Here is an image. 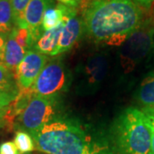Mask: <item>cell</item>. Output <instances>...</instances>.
<instances>
[{
    "instance_id": "obj_21",
    "label": "cell",
    "mask_w": 154,
    "mask_h": 154,
    "mask_svg": "<svg viewBox=\"0 0 154 154\" xmlns=\"http://www.w3.org/2000/svg\"><path fill=\"white\" fill-rule=\"evenodd\" d=\"M0 154H20L13 141H5L0 145Z\"/></svg>"
},
{
    "instance_id": "obj_24",
    "label": "cell",
    "mask_w": 154,
    "mask_h": 154,
    "mask_svg": "<svg viewBox=\"0 0 154 154\" xmlns=\"http://www.w3.org/2000/svg\"><path fill=\"white\" fill-rule=\"evenodd\" d=\"M59 2V4H62L63 5H66L68 7H71L76 9L78 6L81 5L82 0H57Z\"/></svg>"
},
{
    "instance_id": "obj_3",
    "label": "cell",
    "mask_w": 154,
    "mask_h": 154,
    "mask_svg": "<svg viewBox=\"0 0 154 154\" xmlns=\"http://www.w3.org/2000/svg\"><path fill=\"white\" fill-rule=\"evenodd\" d=\"M112 139L116 154H151L152 129L142 110H123L113 123Z\"/></svg>"
},
{
    "instance_id": "obj_17",
    "label": "cell",
    "mask_w": 154,
    "mask_h": 154,
    "mask_svg": "<svg viewBox=\"0 0 154 154\" xmlns=\"http://www.w3.org/2000/svg\"><path fill=\"white\" fill-rule=\"evenodd\" d=\"M14 143L20 154L28 153L35 150V143L33 137L28 133L18 130L14 138Z\"/></svg>"
},
{
    "instance_id": "obj_7",
    "label": "cell",
    "mask_w": 154,
    "mask_h": 154,
    "mask_svg": "<svg viewBox=\"0 0 154 154\" xmlns=\"http://www.w3.org/2000/svg\"><path fill=\"white\" fill-rule=\"evenodd\" d=\"M48 61L47 56L34 50H28L15 71L19 90L30 89Z\"/></svg>"
},
{
    "instance_id": "obj_11",
    "label": "cell",
    "mask_w": 154,
    "mask_h": 154,
    "mask_svg": "<svg viewBox=\"0 0 154 154\" xmlns=\"http://www.w3.org/2000/svg\"><path fill=\"white\" fill-rule=\"evenodd\" d=\"M76 13H75V14H76ZM72 15H74V14H72ZM69 16H71V15H69ZM69 16H66L65 20H66L67 17H69ZM65 20L60 26L53 28V29H51V30L44 31L40 35V37L38 38V40L35 42V44L33 45V50L41 54H44V55H52V53L57 49L62 29L65 23Z\"/></svg>"
},
{
    "instance_id": "obj_26",
    "label": "cell",
    "mask_w": 154,
    "mask_h": 154,
    "mask_svg": "<svg viewBox=\"0 0 154 154\" xmlns=\"http://www.w3.org/2000/svg\"><path fill=\"white\" fill-rule=\"evenodd\" d=\"M153 51H154V41H153Z\"/></svg>"
},
{
    "instance_id": "obj_1",
    "label": "cell",
    "mask_w": 154,
    "mask_h": 154,
    "mask_svg": "<svg viewBox=\"0 0 154 154\" xmlns=\"http://www.w3.org/2000/svg\"><path fill=\"white\" fill-rule=\"evenodd\" d=\"M142 21L143 11L133 0H93L83 16L88 36L109 45H122Z\"/></svg>"
},
{
    "instance_id": "obj_20",
    "label": "cell",
    "mask_w": 154,
    "mask_h": 154,
    "mask_svg": "<svg viewBox=\"0 0 154 154\" xmlns=\"http://www.w3.org/2000/svg\"><path fill=\"white\" fill-rule=\"evenodd\" d=\"M142 111L148 119L152 129V151L151 154H154V107H143Z\"/></svg>"
},
{
    "instance_id": "obj_9",
    "label": "cell",
    "mask_w": 154,
    "mask_h": 154,
    "mask_svg": "<svg viewBox=\"0 0 154 154\" xmlns=\"http://www.w3.org/2000/svg\"><path fill=\"white\" fill-rule=\"evenodd\" d=\"M83 28V21L77 16V13L67 17L57 49L51 56L60 55L71 49L81 37Z\"/></svg>"
},
{
    "instance_id": "obj_16",
    "label": "cell",
    "mask_w": 154,
    "mask_h": 154,
    "mask_svg": "<svg viewBox=\"0 0 154 154\" xmlns=\"http://www.w3.org/2000/svg\"><path fill=\"white\" fill-rule=\"evenodd\" d=\"M0 90L2 91H19L14 72L0 62Z\"/></svg>"
},
{
    "instance_id": "obj_14",
    "label": "cell",
    "mask_w": 154,
    "mask_h": 154,
    "mask_svg": "<svg viewBox=\"0 0 154 154\" xmlns=\"http://www.w3.org/2000/svg\"><path fill=\"white\" fill-rule=\"evenodd\" d=\"M136 99L144 107H154V71L149 74L141 82Z\"/></svg>"
},
{
    "instance_id": "obj_5",
    "label": "cell",
    "mask_w": 154,
    "mask_h": 154,
    "mask_svg": "<svg viewBox=\"0 0 154 154\" xmlns=\"http://www.w3.org/2000/svg\"><path fill=\"white\" fill-rule=\"evenodd\" d=\"M58 98L33 94L29 103L16 119V126L29 134L38 132L57 117Z\"/></svg>"
},
{
    "instance_id": "obj_15",
    "label": "cell",
    "mask_w": 154,
    "mask_h": 154,
    "mask_svg": "<svg viewBox=\"0 0 154 154\" xmlns=\"http://www.w3.org/2000/svg\"><path fill=\"white\" fill-rule=\"evenodd\" d=\"M15 27L11 0H0V33L8 37Z\"/></svg>"
},
{
    "instance_id": "obj_8",
    "label": "cell",
    "mask_w": 154,
    "mask_h": 154,
    "mask_svg": "<svg viewBox=\"0 0 154 154\" xmlns=\"http://www.w3.org/2000/svg\"><path fill=\"white\" fill-rule=\"evenodd\" d=\"M53 5V0H31L28 4L24 14V24L29 32L33 46L43 32L41 25L45 12Z\"/></svg>"
},
{
    "instance_id": "obj_18",
    "label": "cell",
    "mask_w": 154,
    "mask_h": 154,
    "mask_svg": "<svg viewBox=\"0 0 154 154\" xmlns=\"http://www.w3.org/2000/svg\"><path fill=\"white\" fill-rule=\"evenodd\" d=\"M31 0H11L13 18L17 28H26L24 24V14Z\"/></svg>"
},
{
    "instance_id": "obj_12",
    "label": "cell",
    "mask_w": 154,
    "mask_h": 154,
    "mask_svg": "<svg viewBox=\"0 0 154 154\" xmlns=\"http://www.w3.org/2000/svg\"><path fill=\"white\" fill-rule=\"evenodd\" d=\"M27 51L19 44L16 39L15 34L13 33V30L7 37L6 41L5 51L3 63L6 65V67L14 72L17 69V66L21 63L26 54Z\"/></svg>"
},
{
    "instance_id": "obj_19",
    "label": "cell",
    "mask_w": 154,
    "mask_h": 154,
    "mask_svg": "<svg viewBox=\"0 0 154 154\" xmlns=\"http://www.w3.org/2000/svg\"><path fill=\"white\" fill-rule=\"evenodd\" d=\"M19 91H2L0 90V110L11 105L18 95Z\"/></svg>"
},
{
    "instance_id": "obj_22",
    "label": "cell",
    "mask_w": 154,
    "mask_h": 154,
    "mask_svg": "<svg viewBox=\"0 0 154 154\" xmlns=\"http://www.w3.org/2000/svg\"><path fill=\"white\" fill-rule=\"evenodd\" d=\"M141 10L151 11L154 8V0H133Z\"/></svg>"
},
{
    "instance_id": "obj_23",
    "label": "cell",
    "mask_w": 154,
    "mask_h": 154,
    "mask_svg": "<svg viewBox=\"0 0 154 154\" xmlns=\"http://www.w3.org/2000/svg\"><path fill=\"white\" fill-rule=\"evenodd\" d=\"M6 41H7V36L0 33V61H4Z\"/></svg>"
},
{
    "instance_id": "obj_6",
    "label": "cell",
    "mask_w": 154,
    "mask_h": 154,
    "mask_svg": "<svg viewBox=\"0 0 154 154\" xmlns=\"http://www.w3.org/2000/svg\"><path fill=\"white\" fill-rule=\"evenodd\" d=\"M69 83V72L64 63L61 58H54L46 63L30 89L35 95L58 98L68 90Z\"/></svg>"
},
{
    "instance_id": "obj_25",
    "label": "cell",
    "mask_w": 154,
    "mask_h": 154,
    "mask_svg": "<svg viewBox=\"0 0 154 154\" xmlns=\"http://www.w3.org/2000/svg\"><path fill=\"white\" fill-rule=\"evenodd\" d=\"M7 109H8V106L0 110V128L3 126L5 123H6L5 116L6 113H7Z\"/></svg>"
},
{
    "instance_id": "obj_13",
    "label": "cell",
    "mask_w": 154,
    "mask_h": 154,
    "mask_svg": "<svg viewBox=\"0 0 154 154\" xmlns=\"http://www.w3.org/2000/svg\"><path fill=\"white\" fill-rule=\"evenodd\" d=\"M108 69V63L104 57L95 56L90 58L84 68V74L87 83L89 86L94 87L105 77Z\"/></svg>"
},
{
    "instance_id": "obj_4",
    "label": "cell",
    "mask_w": 154,
    "mask_h": 154,
    "mask_svg": "<svg viewBox=\"0 0 154 154\" xmlns=\"http://www.w3.org/2000/svg\"><path fill=\"white\" fill-rule=\"evenodd\" d=\"M154 18L142 21L122 45L120 59L126 72L133 70L153 49Z\"/></svg>"
},
{
    "instance_id": "obj_2",
    "label": "cell",
    "mask_w": 154,
    "mask_h": 154,
    "mask_svg": "<svg viewBox=\"0 0 154 154\" xmlns=\"http://www.w3.org/2000/svg\"><path fill=\"white\" fill-rule=\"evenodd\" d=\"M31 136L35 149L46 154H100L103 151L81 123L69 118L57 117Z\"/></svg>"
},
{
    "instance_id": "obj_10",
    "label": "cell",
    "mask_w": 154,
    "mask_h": 154,
    "mask_svg": "<svg viewBox=\"0 0 154 154\" xmlns=\"http://www.w3.org/2000/svg\"><path fill=\"white\" fill-rule=\"evenodd\" d=\"M76 9L68 7L62 4H57L56 6H51L44 14L41 28L42 31H47L60 26L64 22L66 16L76 13Z\"/></svg>"
}]
</instances>
